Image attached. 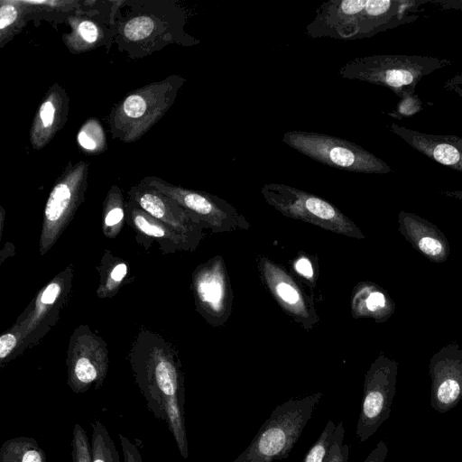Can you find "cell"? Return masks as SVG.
I'll return each mask as SVG.
<instances>
[{"label":"cell","mask_w":462,"mask_h":462,"mask_svg":"<svg viewBox=\"0 0 462 462\" xmlns=\"http://www.w3.org/2000/svg\"><path fill=\"white\" fill-rule=\"evenodd\" d=\"M322 396L316 393L277 405L234 462H273L288 457Z\"/></svg>","instance_id":"6da1fadb"},{"label":"cell","mask_w":462,"mask_h":462,"mask_svg":"<svg viewBox=\"0 0 462 462\" xmlns=\"http://www.w3.org/2000/svg\"><path fill=\"white\" fill-rule=\"evenodd\" d=\"M185 82L171 75L126 95L109 115L114 139L133 143L144 135L169 110Z\"/></svg>","instance_id":"7a4b0ae2"},{"label":"cell","mask_w":462,"mask_h":462,"mask_svg":"<svg viewBox=\"0 0 462 462\" xmlns=\"http://www.w3.org/2000/svg\"><path fill=\"white\" fill-rule=\"evenodd\" d=\"M395 2L390 0H329L322 3L306 26L310 38L355 40L383 30L387 14Z\"/></svg>","instance_id":"3957f363"},{"label":"cell","mask_w":462,"mask_h":462,"mask_svg":"<svg viewBox=\"0 0 462 462\" xmlns=\"http://www.w3.org/2000/svg\"><path fill=\"white\" fill-rule=\"evenodd\" d=\"M264 200L283 216L310 223L349 237L364 239L359 227L337 207L327 200L297 188L267 183L261 189Z\"/></svg>","instance_id":"277c9868"},{"label":"cell","mask_w":462,"mask_h":462,"mask_svg":"<svg viewBox=\"0 0 462 462\" xmlns=\"http://www.w3.org/2000/svg\"><path fill=\"white\" fill-rule=\"evenodd\" d=\"M282 142L298 152L336 169L362 173H387L389 166L360 145L329 134L291 130Z\"/></svg>","instance_id":"5b68a950"},{"label":"cell","mask_w":462,"mask_h":462,"mask_svg":"<svg viewBox=\"0 0 462 462\" xmlns=\"http://www.w3.org/2000/svg\"><path fill=\"white\" fill-rule=\"evenodd\" d=\"M399 364L383 352L367 370L356 436L366 441L390 417L396 393Z\"/></svg>","instance_id":"8992f818"},{"label":"cell","mask_w":462,"mask_h":462,"mask_svg":"<svg viewBox=\"0 0 462 462\" xmlns=\"http://www.w3.org/2000/svg\"><path fill=\"white\" fill-rule=\"evenodd\" d=\"M142 182L171 198L215 232L249 228V223L244 216L218 197L174 186L157 177H146Z\"/></svg>","instance_id":"52a82bcc"},{"label":"cell","mask_w":462,"mask_h":462,"mask_svg":"<svg viewBox=\"0 0 462 462\" xmlns=\"http://www.w3.org/2000/svg\"><path fill=\"white\" fill-rule=\"evenodd\" d=\"M412 60L386 55L359 57L342 65L338 74L344 79L400 88L413 84L425 72L418 63L412 65Z\"/></svg>","instance_id":"ba28073f"},{"label":"cell","mask_w":462,"mask_h":462,"mask_svg":"<svg viewBox=\"0 0 462 462\" xmlns=\"http://www.w3.org/2000/svg\"><path fill=\"white\" fill-rule=\"evenodd\" d=\"M430 406L446 413L462 400V349L457 342L439 348L429 364Z\"/></svg>","instance_id":"9c48e42d"},{"label":"cell","mask_w":462,"mask_h":462,"mask_svg":"<svg viewBox=\"0 0 462 462\" xmlns=\"http://www.w3.org/2000/svg\"><path fill=\"white\" fill-rule=\"evenodd\" d=\"M88 163H69L51 189L44 210V242L51 241L80 202L87 187ZM42 241V243H43Z\"/></svg>","instance_id":"30bf717a"},{"label":"cell","mask_w":462,"mask_h":462,"mask_svg":"<svg viewBox=\"0 0 462 462\" xmlns=\"http://www.w3.org/2000/svg\"><path fill=\"white\" fill-rule=\"evenodd\" d=\"M257 263L264 284L280 306L295 321L310 329L319 321L312 299L279 264L265 257H258Z\"/></svg>","instance_id":"8fae6325"},{"label":"cell","mask_w":462,"mask_h":462,"mask_svg":"<svg viewBox=\"0 0 462 462\" xmlns=\"http://www.w3.org/2000/svg\"><path fill=\"white\" fill-rule=\"evenodd\" d=\"M398 231L429 261L442 263L448 260L449 242L444 233L429 220L402 210L398 215Z\"/></svg>","instance_id":"7c38bea8"},{"label":"cell","mask_w":462,"mask_h":462,"mask_svg":"<svg viewBox=\"0 0 462 462\" xmlns=\"http://www.w3.org/2000/svg\"><path fill=\"white\" fill-rule=\"evenodd\" d=\"M69 101L65 89L57 83L46 92L30 128L29 139L34 151L45 147L66 124Z\"/></svg>","instance_id":"4fadbf2b"},{"label":"cell","mask_w":462,"mask_h":462,"mask_svg":"<svg viewBox=\"0 0 462 462\" xmlns=\"http://www.w3.org/2000/svg\"><path fill=\"white\" fill-rule=\"evenodd\" d=\"M130 197L151 217L163 221L179 231H187L194 218L189 213L171 198L141 181L130 190ZM200 220V219H199Z\"/></svg>","instance_id":"5bb4252c"},{"label":"cell","mask_w":462,"mask_h":462,"mask_svg":"<svg viewBox=\"0 0 462 462\" xmlns=\"http://www.w3.org/2000/svg\"><path fill=\"white\" fill-rule=\"evenodd\" d=\"M392 127L393 132L406 139L411 145L436 162L462 169V138L422 134L397 125Z\"/></svg>","instance_id":"9a60e30c"},{"label":"cell","mask_w":462,"mask_h":462,"mask_svg":"<svg viewBox=\"0 0 462 462\" xmlns=\"http://www.w3.org/2000/svg\"><path fill=\"white\" fill-rule=\"evenodd\" d=\"M197 291L200 301L217 317L228 316L231 295L225 268L220 260L211 264L199 276Z\"/></svg>","instance_id":"2e32d148"},{"label":"cell","mask_w":462,"mask_h":462,"mask_svg":"<svg viewBox=\"0 0 462 462\" xmlns=\"http://www.w3.org/2000/svg\"><path fill=\"white\" fill-rule=\"evenodd\" d=\"M395 303L387 291L374 282L358 283L354 291L351 310L355 318H369L382 323L395 310Z\"/></svg>","instance_id":"e0dca14e"},{"label":"cell","mask_w":462,"mask_h":462,"mask_svg":"<svg viewBox=\"0 0 462 462\" xmlns=\"http://www.w3.org/2000/svg\"><path fill=\"white\" fill-rule=\"evenodd\" d=\"M71 32L63 34V41L73 53H80L96 48L103 40L102 28L89 19H73Z\"/></svg>","instance_id":"ac0fdd59"},{"label":"cell","mask_w":462,"mask_h":462,"mask_svg":"<svg viewBox=\"0 0 462 462\" xmlns=\"http://www.w3.org/2000/svg\"><path fill=\"white\" fill-rule=\"evenodd\" d=\"M46 453L32 437L6 439L0 448V462H46Z\"/></svg>","instance_id":"d6986e66"},{"label":"cell","mask_w":462,"mask_h":462,"mask_svg":"<svg viewBox=\"0 0 462 462\" xmlns=\"http://www.w3.org/2000/svg\"><path fill=\"white\" fill-rule=\"evenodd\" d=\"M28 11L25 1L2 0L0 2V46L3 47L18 32Z\"/></svg>","instance_id":"ffe728a7"},{"label":"cell","mask_w":462,"mask_h":462,"mask_svg":"<svg viewBox=\"0 0 462 462\" xmlns=\"http://www.w3.org/2000/svg\"><path fill=\"white\" fill-rule=\"evenodd\" d=\"M91 427L92 462H121L116 447L104 424L97 420Z\"/></svg>","instance_id":"44dd1931"},{"label":"cell","mask_w":462,"mask_h":462,"mask_svg":"<svg viewBox=\"0 0 462 462\" xmlns=\"http://www.w3.org/2000/svg\"><path fill=\"white\" fill-rule=\"evenodd\" d=\"M77 141L80 149L88 154H98L107 149L104 128L96 118H89L83 124Z\"/></svg>","instance_id":"7402d4cb"},{"label":"cell","mask_w":462,"mask_h":462,"mask_svg":"<svg viewBox=\"0 0 462 462\" xmlns=\"http://www.w3.org/2000/svg\"><path fill=\"white\" fill-rule=\"evenodd\" d=\"M337 424L328 421L320 436L306 453L302 462H324L336 439Z\"/></svg>","instance_id":"603a6c76"},{"label":"cell","mask_w":462,"mask_h":462,"mask_svg":"<svg viewBox=\"0 0 462 462\" xmlns=\"http://www.w3.org/2000/svg\"><path fill=\"white\" fill-rule=\"evenodd\" d=\"M132 217L136 227L143 233L157 238L177 239L174 233L160 225L158 219L152 218L145 211L134 208L132 210Z\"/></svg>","instance_id":"cb8c5ba5"},{"label":"cell","mask_w":462,"mask_h":462,"mask_svg":"<svg viewBox=\"0 0 462 462\" xmlns=\"http://www.w3.org/2000/svg\"><path fill=\"white\" fill-rule=\"evenodd\" d=\"M71 462H92L91 444L83 427L76 423L71 439Z\"/></svg>","instance_id":"d4e9b609"},{"label":"cell","mask_w":462,"mask_h":462,"mask_svg":"<svg viewBox=\"0 0 462 462\" xmlns=\"http://www.w3.org/2000/svg\"><path fill=\"white\" fill-rule=\"evenodd\" d=\"M345 429L340 420L336 428L335 441L327 455L324 462H347L349 457V446L343 443Z\"/></svg>","instance_id":"484cf974"},{"label":"cell","mask_w":462,"mask_h":462,"mask_svg":"<svg viewBox=\"0 0 462 462\" xmlns=\"http://www.w3.org/2000/svg\"><path fill=\"white\" fill-rule=\"evenodd\" d=\"M124 462H143L140 450L127 437L119 433Z\"/></svg>","instance_id":"4316f807"},{"label":"cell","mask_w":462,"mask_h":462,"mask_svg":"<svg viewBox=\"0 0 462 462\" xmlns=\"http://www.w3.org/2000/svg\"><path fill=\"white\" fill-rule=\"evenodd\" d=\"M296 272L305 278L314 283V271L312 268V264L310 261L307 257H300L295 263Z\"/></svg>","instance_id":"83f0119b"},{"label":"cell","mask_w":462,"mask_h":462,"mask_svg":"<svg viewBox=\"0 0 462 462\" xmlns=\"http://www.w3.org/2000/svg\"><path fill=\"white\" fill-rule=\"evenodd\" d=\"M388 454V447L385 441L380 440L374 448L369 453L364 462H384Z\"/></svg>","instance_id":"f1b7e54d"},{"label":"cell","mask_w":462,"mask_h":462,"mask_svg":"<svg viewBox=\"0 0 462 462\" xmlns=\"http://www.w3.org/2000/svg\"><path fill=\"white\" fill-rule=\"evenodd\" d=\"M16 345V337L11 334H5L0 337V359L6 358Z\"/></svg>","instance_id":"f546056e"},{"label":"cell","mask_w":462,"mask_h":462,"mask_svg":"<svg viewBox=\"0 0 462 462\" xmlns=\"http://www.w3.org/2000/svg\"><path fill=\"white\" fill-rule=\"evenodd\" d=\"M60 291V287L58 283L52 282L49 284L43 291L41 301L43 304H51L55 301Z\"/></svg>","instance_id":"4dcf8cb0"},{"label":"cell","mask_w":462,"mask_h":462,"mask_svg":"<svg viewBox=\"0 0 462 462\" xmlns=\"http://www.w3.org/2000/svg\"><path fill=\"white\" fill-rule=\"evenodd\" d=\"M127 267L125 263L117 264L111 272V278L116 282H120L125 276Z\"/></svg>","instance_id":"1f68e13d"},{"label":"cell","mask_w":462,"mask_h":462,"mask_svg":"<svg viewBox=\"0 0 462 462\" xmlns=\"http://www.w3.org/2000/svg\"><path fill=\"white\" fill-rule=\"evenodd\" d=\"M446 194L451 197H456L457 199L462 200V191L446 192Z\"/></svg>","instance_id":"d6a6232c"}]
</instances>
